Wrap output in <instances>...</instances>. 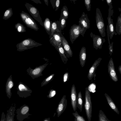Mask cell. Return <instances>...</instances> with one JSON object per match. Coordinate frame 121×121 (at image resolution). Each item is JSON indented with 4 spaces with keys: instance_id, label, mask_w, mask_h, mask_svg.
I'll use <instances>...</instances> for the list:
<instances>
[{
    "instance_id": "6da1fadb",
    "label": "cell",
    "mask_w": 121,
    "mask_h": 121,
    "mask_svg": "<svg viewBox=\"0 0 121 121\" xmlns=\"http://www.w3.org/2000/svg\"><path fill=\"white\" fill-rule=\"evenodd\" d=\"M84 108L88 121H91L92 117V106L91 93L88 88H85Z\"/></svg>"
},
{
    "instance_id": "7a4b0ae2",
    "label": "cell",
    "mask_w": 121,
    "mask_h": 121,
    "mask_svg": "<svg viewBox=\"0 0 121 121\" xmlns=\"http://www.w3.org/2000/svg\"><path fill=\"white\" fill-rule=\"evenodd\" d=\"M42 45L31 39L28 38L24 40L20 43L17 46V50L22 51L35 47Z\"/></svg>"
},
{
    "instance_id": "3957f363",
    "label": "cell",
    "mask_w": 121,
    "mask_h": 121,
    "mask_svg": "<svg viewBox=\"0 0 121 121\" xmlns=\"http://www.w3.org/2000/svg\"><path fill=\"white\" fill-rule=\"evenodd\" d=\"M95 19L97 27L102 37L104 38L106 36L105 24L102 13L98 8L96 9Z\"/></svg>"
},
{
    "instance_id": "277c9868",
    "label": "cell",
    "mask_w": 121,
    "mask_h": 121,
    "mask_svg": "<svg viewBox=\"0 0 121 121\" xmlns=\"http://www.w3.org/2000/svg\"><path fill=\"white\" fill-rule=\"evenodd\" d=\"M20 15L22 20L27 27L36 31L38 30L39 28L37 24L28 14L22 11Z\"/></svg>"
},
{
    "instance_id": "5b68a950",
    "label": "cell",
    "mask_w": 121,
    "mask_h": 121,
    "mask_svg": "<svg viewBox=\"0 0 121 121\" xmlns=\"http://www.w3.org/2000/svg\"><path fill=\"white\" fill-rule=\"evenodd\" d=\"M48 64L47 63L39 66L36 67L34 69L29 67L27 69L26 71L32 79H34L43 75L42 72Z\"/></svg>"
},
{
    "instance_id": "8992f818",
    "label": "cell",
    "mask_w": 121,
    "mask_h": 121,
    "mask_svg": "<svg viewBox=\"0 0 121 121\" xmlns=\"http://www.w3.org/2000/svg\"><path fill=\"white\" fill-rule=\"evenodd\" d=\"M17 89V94L22 98H26L30 96L32 92V90L27 86L21 82L18 84Z\"/></svg>"
},
{
    "instance_id": "52a82bcc",
    "label": "cell",
    "mask_w": 121,
    "mask_h": 121,
    "mask_svg": "<svg viewBox=\"0 0 121 121\" xmlns=\"http://www.w3.org/2000/svg\"><path fill=\"white\" fill-rule=\"evenodd\" d=\"M29 108L24 104L16 110V118L18 121H23L25 118L31 114H29Z\"/></svg>"
},
{
    "instance_id": "ba28073f",
    "label": "cell",
    "mask_w": 121,
    "mask_h": 121,
    "mask_svg": "<svg viewBox=\"0 0 121 121\" xmlns=\"http://www.w3.org/2000/svg\"><path fill=\"white\" fill-rule=\"evenodd\" d=\"M84 30L82 29L78 25H73L71 27L69 30L70 40L72 44L78 38L80 35L82 36Z\"/></svg>"
},
{
    "instance_id": "9c48e42d",
    "label": "cell",
    "mask_w": 121,
    "mask_h": 121,
    "mask_svg": "<svg viewBox=\"0 0 121 121\" xmlns=\"http://www.w3.org/2000/svg\"><path fill=\"white\" fill-rule=\"evenodd\" d=\"M25 6L28 12L33 18L43 27V23L37 9L30 4L26 3Z\"/></svg>"
},
{
    "instance_id": "30bf717a",
    "label": "cell",
    "mask_w": 121,
    "mask_h": 121,
    "mask_svg": "<svg viewBox=\"0 0 121 121\" xmlns=\"http://www.w3.org/2000/svg\"><path fill=\"white\" fill-rule=\"evenodd\" d=\"M113 13V9L109 8L107 19L108 24L107 26L109 30V39H111L114 35H116L117 33L115 32L113 20L111 17Z\"/></svg>"
},
{
    "instance_id": "8fae6325",
    "label": "cell",
    "mask_w": 121,
    "mask_h": 121,
    "mask_svg": "<svg viewBox=\"0 0 121 121\" xmlns=\"http://www.w3.org/2000/svg\"><path fill=\"white\" fill-rule=\"evenodd\" d=\"M79 19L78 25L84 30L82 35L84 37L86 30L90 28V21L88 18L87 14H85L84 12L82 13Z\"/></svg>"
},
{
    "instance_id": "7c38bea8",
    "label": "cell",
    "mask_w": 121,
    "mask_h": 121,
    "mask_svg": "<svg viewBox=\"0 0 121 121\" xmlns=\"http://www.w3.org/2000/svg\"><path fill=\"white\" fill-rule=\"evenodd\" d=\"M61 38V44L64 50L65 54L67 58H70L73 56V52L67 40L62 34L61 32H59Z\"/></svg>"
},
{
    "instance_id": "4fadbf2b",
    "label": "cell",
    "mask_w": 121,
    "mask_h": 121,
    "mask_svg": "<svg viewBox=\"0 0 121 121\" xmlns=\"http://www.w3.org/2000/svg\"><path fill=\"white\" fill-rule=\"evenodd\" d=\"M90 35L92 38L94 48L96 50L98 49H102L103 44L105 42V39L99 36L96 35L92 32L91 33Z\"/></svg>"
},
{
    "instance_id": "5bb4252c",
    "label": "cell",
    "mask_w": 121,
    "mask_h": 121,
    "mask_svg": "<svg viewBox=\"0 0 121 121\" xmlns=\"http://www.w3.org/2000/svg\"><path fill=\"white\" fill-rule=\"evenodd\" d=\"M108 67V71L111 79L115 82H117L118 81V78L112 58H111L109 61Z\"/></svg>"
},
{
    "instance_id": "9a60e30c",
    "label": "cell",
    "mask_w": 121,
    "mask_h": 121,
    "mask_svg": "<svg viewBox=\"0 0 121 121\" xmlns=\"http://www.w3.org/2000/svg\"><path fill=\"white\" fill-rule=\"evenodd\" d=\"M67 105V100L66 99V95H64L59 102L56 109L58 117H59L64 112L66 108Z\"/></svg>"
},
{
    "instance_id": "2e32d148",
    "label": "cell",
    "mask_w": 121,
    "mask_h": 121,
    "mask_svg": "<svg viewBox=\"0 0 121 121\" xmlns=\"http://www.w3.org/2000/svg\"><path fill=\"white\" fill-rule=\"evenodd\" d=\"M70 96L71 105L73 110L75 112L77 109L76 104L77 97L76 89L74 84L72 85L71 88Z\"/></svg>"
},
{
    "instance_id": "e0dca14e",
    "label": "cell",
    "mask_w": 121,
    "mask_h": 121,
    "mask_svg": "<svg viewBox=\"0 0 121 121\" xmlns=\"http://www.w3.org/2000/svg\"><path fill=\"white\" fill-rule=\"evenodd\" d=\"M102 60L101 58H98L95 61L92 66L90 68L87 75V78L89 80H91L95 76V70L97 67L99 65Z\"/></svg>"
},
{
    "instance_id": "ac0fdd59",
    "label": "cell",
    "mask_w": 121,
    "mask_h": 121,
    "mask_svg": "<svg viewBox=\"0 0 121 121\" xmlns=\"http://www.w3.org/2000/svg\"><path fill=\"white\" fill-rule=\"evenodd\" d=\"M14 83L13 80L12 75H11L8 78L5 85V91L7 97L10 99L12 95L11 89L14 86Z\"/></svg>"
},
{
    "instance_id": "d6986e66",
    "label": "cell",
    "mask_w": 121,
    "mask_h": 121,
    "mask_svg": "<svg viewBox=\"0 0 121 121\" xmlns=\"http://www.w3.org/2000/svg\"><path fill=\"white\" fill-rule=\"evenodd\" d=\"M51 44L53 47L58 46L61 44V38L59 32H55L53 35L50 39Z\"/></svg>"
},
{
    "instance_id": "ffe728a7",
    "label": "cell",
    "mask_w": 121,
    "mask_h": 121,
    "mask_svg": "<svg viewBox=\"0 0 121 121\" xmlns=\"http://www.w3.org/2000/svg\"><path fill=\"white\" fill-rule=\"evenodd\" d=\"M15 107V104L13 103L7 110L5 121H14Z\"/></svg>"
},
{
    "instance_id": "44dd1931",
    "label": "cell",
    "mask_w": 121,
    "mask_h": 121,
    "mask_svg": "<svg viewBox=\"0 0 121 121\" xmlns=\"http://www.w3.org/2000/svg\"><path fill=\"white\" fill-rule=\"evenodd\" d=\"M51 34L49 35L50 39L51 38L55 32H61V31L60 30V22L59 21H57L53 22L51 21Z\"/></svg>"
},
{
    "instance_id": "7402d4cb",
    "label": "cell",
    "mask_w": 121,
    "mask_h": 121,
    "mask_svg": "<svg viewBox=\"0 0 121 121\" xmlns=\"http://www.w3.org/2000/svg\"><path fill=\"white\" fill-rule=\"evenodd\" d=\"M54 47L58 52L63 62L65 64H66L68 59L65 54L64 50L61 44Z\"/></svg>"
},
{
    "instance_id": "603a6c76",
    "label": "cell",
    "mask_w": 121,
    "mask_h": 121,
    "mask_svg": "<svg viewBox=\"0 0 121 121\" xmlns=\"http://www.w3.org/2000/svg\"><path fill=\"white\" fill-rule=\"evenodd\" d=\"M86 49L84 47L81 48L79 54L80 64L82 67L85 65L86 59Z\"/></svg>"
},
{
    "instance_id": "cb8c5ba5",
    "label": "cell",
    "mask_w": 121,
    "mask_h": 121,
    "mask_svg": "<svg viewBox=\"0 0 121 121\" xmlns=\"http://www.w3.org/2000/svg\"><path fill=\"white\" fill-rule=\"evenodd\" d=\"M104 95L108 103L111 108L117 114L119 115L120 112L116 104L110 97L107 93H105Z\"/></svg>"
},
{
    "instance_id": "d4e9b609",
    "label": "cell",
    "mask_w": 121,
    "mask_h": 121,
    "mask_svg": "<svg viewBox=\"0 0 121 121\" xmlns=\"http://www.w3.org/2000/svg\"><path fill=\"white\" fill-rule=\"evenodd\" d=\"M43 27L46 32L49 35H51V21L48 17H46L43 22Z\"/></svg>"
},
{
    "instance_id": "484cf974",
    "label": "cell",
    "mask_w": 121,
    "mask_h": 121,
    "mask_svg": "<svg viewBox=\"0 0 121 121\" xmlns=\"http://www.w3.org/2000/svg\"><path fill=\"white\" fill-rule=\"evenodd\" d=\"M83 102L82 95L81 91L78 93L77 98L76 106L77 108H78L80 112L82 111Z\"/></svg>"
},
{
    "instance_id": "4316f807",
    "label": "cell",
    "mask_w": 121,
    "mask_h": 121,
    "mask_svg": "<svg viewBox=\"0 0 121 121\" xmlns=\"http://www.w3.org/2000/svg\"><path fill=\"white\" fill-rule=\"evenodd\" d=\"M116 32L117 34L120 35L121 34V13H120L117 19L116 27Z\"/></svg>"
},
{
    "instance_id": "83f0119b",
    "label": "cell",
    "mask_w": 121,
    "mask_h": 121,
    "mask_svg": "<svg viewBox=\"0 0 121 121\" xmlns=\"http://www.w3.org/2000/svg\"><path fill=\"white\" fill-rule=\"evenodd\" d=\"M55 74H52L45 78L41 83V87H42L47 84L48 83L52 80L54 77Z\"/></svg>"
},
{
    "instance_id": "f1b7e54d",
    "label": "cell",
    "mask_w": 121,
    "mask_h": 121,
    "mask_svg": "<svg viewBox=\"0 0 121 121\" xmlns=\"http://www.w3.org/2000/svg\"><path fill=\"white\" fill-rule=\"evenodd\" d=\"M99 121H111L109 120L103 111L100 110L99 114Z\"/></svg>"
},
{
    "instance_id": "f546056e",
    "label": "cell",
    "mask_w": 121,
    "mask_h": 121,
    "mask_svg": "<svg viewBox=\"0 0 121 121\" xmlns=\"http://www.w3.org/2000/svg\"><path fill=\"white\" fill-rule=\"evenodd\" d=\"M72 114L75 117L74 121H86L83 117L79 115L76 111Z\"/></svg>"
},
{
    "instance_id": "4dcf8cb0",
    "label": "cell",
    "mask_w": 121,
    "mask_h": 121,
    "mask_svg": "<svg viewBox=\"0 0 121 121\" xmlns=\"http://www.w3.org/2000/svg\"><path fill=\"white\" fill-rule=\"evenodd\" d=\"M61 14L66 20L68 18L69 12L67 7L65 5L61 9Z\"/></svg>"
},
{
    "instance_id": "1f68e13d",
    "label": "cell",
    "mask_w": 121,
    "mask_h": 121,
    "mask_svg": "<svg viewBox=\"0 0 121 121\" xmlns=\"http://www.w3.org/2000/svg\"><path fill=\"white\" fill-rule=\"evenodd\" d=\"M60 30H63L65 27L66 24V20L65 18L61 14L60 18Z\"/></svg>"
},
{
    "instance_id": "d6a6232c",
    "label": "cell",
    "mask_w": 121,
    "mask_h": 121,
    "mask_svg": "<svg viewBox=\"0 0 121 121\" xmlns=\"http://www.w3.org/2000/svg\"><path fill=\"white\" fill-rule=\"evenodd\" d=\"M84 4L86 9L88 11L91 10V1L90 0H85Z\"/></svg>"
},
{
    "instance_id": "836d02e7",
    "label": "cell",
    "mask_w": 121,
    "mask_h": 121,
    "mask_svg": "<svg viewBox=\"0 0 121 121\" xmlns=\"http://www.w3.org/2000/svg\"><path fill=\"white\" fill-rule=\"evenodd\" d=\"M56 90L53 89H52L50 91L49 94L47 96L49 98H51L55 95L56 94Z\"/></svg>"
},
{
    "instance_id": "e575fe53",
    "label": "cell",
    "mask_w": 121,
    "mask_h": 121,
    "mask_svg": "<svg viewBox=\"0 0 121 121\" xmlns=\"http://www.w3.org/2000/svg\"><path fill=\"white\" fill-rule=\"evenodd\" d=\"M69 74L68 72H66L65 73L63 76V82L66 83L68 80L69 78Z\"/></svg>"
},
{
    "instance_id": "d590c367",
    "label": "cell",
    "mask_w": 121,
    "mask_h": 121,
    "mask_svg": "<svg viewBox=\"0 0 121 121\" xmlns=\"http://www.w3.org/2000/svg\"><path fill=\"white\" fill-rule=\"evenodd\" d=\"M113 43L112 42L109 45V54L110 56H111L113 52Z\"/></svg>"
},
{
    "instance_id": "8d00e7d4",
    "label": "cell",
    "mask_w": 121,
    "mask_h": 121,
    "mask_svg": "<svg viewBox=\"0 0 121 121\" xmlns=\"http://www.w3.org/2000/svg\"><path fill=\"white\" fill-rule=\"evenodd\" d=\"M60 4V0H57L56 2L55 10V11H57L58 9Z\"/></svg>"
},
{
    "instance_id": "74e56055",
    "label": "cell",
    "mask_w": 121,
    "mask_h": 121,
    "mask_svg": "<svg viewBox=\"0 0 121 121\" xmlns=\"http://www.w3.org/2000/svg\"><path fill=\"white\" fill-rule=\"evenodd\" d=\"M106 1L109 7V8L112 9L113 7L112 5V0H106Z\"/></svg>"
},
{
    "instance_id": "f35d334b",
    "label": "cell",
    "mask_w": 121,
    "mask_h": 121,
    "mask_svg": "<svg viewBox=\"0 0 121 121\" xmlns=\"http://www.w3.org/2000/svg\"><path fill=\"white\" fill-rule=\"evenodd\" d=\"M6 115L4 112H2L0 121H5Z\"/></svg>"
},
{
    "instance_id": "ab89813d",
    "label": "cell",
    "mask_w": 121,
    "mask_h": 121,
    "mask_svg": "<svg viewBox=\"0 0 121 121\" xmlns=\"http://www.w3.org/2000/svg\"><path fill=\"white\" fill-rule=\"evenodd\" d=\"M50 1L52 5V6L53 7V9H54L55 7L56 2V0H51Z\"/></svg>"
},
{
    "instance_id": "60d3db41",
    "label": "cell",
    "mask_w": 121,
    "mask_h": 121,
    "mask_svg": "<svg viewBox=\"0 0 121 121\" xmlns=\"http://www.w3.org/2000/svg\"><path fill=\"white\" fill-rule=\"evenodd\" d=\"M10 13V11L9 10H6L4 14V17H7L8 16V15Z\"/></svg>"
},
{
    "instance_id": "b9f144b4",
    "label": "cell",
    "mask_w": 121,
    "mask_h": 121,
    "mask_svg": "<svg viewBox=\"0 0 121 121\" xmlns=\"http://www.w3.org/2000/svg\"><path fill=\"white\" fill-rule=\"evenodd\" d=\"M31 0L33 2L35 3H36L37 4H41V2L39 0Z\"/></svg>"
},
{
    "instance_id": "7bdbcfd3",
    "label": "cell",
    "mask_w": 121,
    "mask_h": 121,
    "mask_svg": "<svg viewBox=\"0 0 121 121\" xmlns=\"http://www.w3.org/2000/svg\"><path fill=\"white\" fill-rule=\"evenodd\" d=\"M43 121H50V117L46 118L44 119Z\"/></svg>"
},
{
    "instance_id": "ee69618b",
    "label": "cell",
    "mask_w": 121,
    "mask_h": 121,
    "mask_svg": "<svg viewBox=\"0 0 121 121\" xmlns=\"http://www.w3.org/2000/svg\"><path fill=\"white\" fill-rule=\"evenodd\" d=\"M44 2L45 4L46 5H47V6H48V0H44Z\"/></svg>"
},
{
    "instance_id": "f6af8a7d",
    "label": "cell",
    "mask_w": 121,
    "mask_h": 121,
    "mask_svg": "<svg viewBox=\"0 0 121 121\" xmlns=\"http://www.w3.org/2000/svg\"><path fill=\"white\" fill-rule=\"evenodd\" d=\"M118 69L119 71V72L120 73V74H121V65H120L118 68Z\"/></svg>"
}]
</instances>
